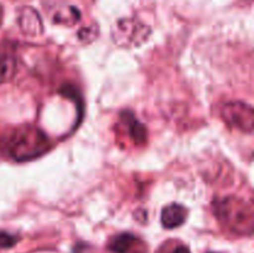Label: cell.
<instances>
[{
    "instance_id": "1",
    "label": "cell",
    "mask_w": 254,
    "mask_h": 253,
    "mask_svg": "<svg viewBox=\"0 0 254 253\" xmlns=\"http://www.w3.org/2000/svg\"><path fill=\"white\" fill-rule=\"evenodd\" d=\"M49 139L35 126H21L12 131L6 140V150L17 161L30 160L49 149Z\"/></svg>"
},
{
    "instance_id": "4",
    "label": "cell",
    "mask_w": 254,
    "mask_h": 253,
    "mask_svg": "<svg viewBox=\"0 0 254 253\" xmlns=\"http://www.w3.org/2000/svg\"><path fill=\"white\" fill-rule=\"evenodd\" d=\"M223 121L238 130L252 133L254 126L253 108L243 102H228L221 111Z\"/></svg>"
},
{
    "instance_id": "12",
    "label": "cell",
    "mask_w": 254,
    "mask_h": 253,
    "mask_svg": "<svg viewBox=\"0 0 254 253\" xmlns=\"http://www.w3.org/2000/svg\"><path fill=\"white\" fill-rule=\"evenodd\" d=\"M173 253H191V252L188 247H185V246H179V247H176L175 250L173 251Z\"/></svg>"
},
{
    "instance_id": "10",
    "label": "cell",
    "mask_w": 254,
    "mask_h": 253,
    "mask_svg": "<svg viewBox=\"0 0 254 253\" xmlns=\"http://www.w3.org/2000/svg\"><path fill=\"white\" fill-rule=\"evenodd\" d=\"M81 14H79L78 9H76L74 6H67L64 9L59 10V11L55 14L54 21L57 24L67 25V26H72L76 22H78Z\"/></svg>"
},
{
    "instance_id": "8",
    "label": "cell",
    "mask_w": 254,
    "mask_h": 253,
    "mask_svg": "<svg viewBox=\"0 0 254 253\" xmlns=\"http://www.w3.org/2000/svg\"><path fill=\"white\" fill-rule=\"evenodd\" d=\"M124 126H128V131L130 138L133 139L134 143L143 144L146 140V130L141 123H139L138 119L134 118V116L129 112H126L122 116Z\"/></svg>"
},
{
    "instance_id": "9",
    "label": "cell",
    "mask_w": 254,
    "mask_h": 253,
    "mask_svg": "<svg viewBox=\"0 0 254 253\" xmlns=\"http://www.w3.org/2000/svg\"><path fill=\"white\" fill-rule=\"evenodd\" d=\"M16 73V60L7 54H0V83L10 81Z\"/></svg>"
},
{
    "instance_id": "13",
    "label": "cell",
    "mask_w": 254,
    "mask_h": 253,
    "mask_svg": "<svg viewBox=\"0 0 254 253\" xmlns=\"http://www.w3.org/2000/svg\"><path fill=\"white\" fill-rule=\"evenodd\" d=\"M1 20H2V7L0 5V24H1Z\"/></svg>"
},
{
    "instance_id": "14",
    "label": "cell",
    "mask_w": 254,
    "mask_h": 253,
    "mask_svg": "<svg viewBox=\"0 0 254 253\" xmlns=\"http://www.w3.org/2000/svg\"><path fill=\"white\" fill-rule=\"evenodd\" d=\"M210 253H213V252H210Z\"/></svg>"
},
{
    "instance_id": "11",
    "label": "cell",
    "mask_w": 254,
    "mask_h": 253,
    "mask_svg": "<svg viewBox=\"0 0 254 253\" xmlns=\"http://www.w3.org/2000/svg\"><path fill=\"white\" fill-rule=\"evenodd\" d=\"M17 237L7 232L0 231V248H11L16 245Z\"/></svg>"
},
{
    "instance_id": "2",
    "label": "cell",
    "mask_w": 254,
    "mask_h": 253,
    "mask_svg": "<svg viewBox=\"0 0 254 253\" xmlns=\"http://www.w3.org/2000/svg\"><path fill=\"white\" fill-rule=\"evenodd\" d=\"M215 212L233 232L241 235H251L253 232V208L246 201L235 196H228L216 202Z\"/></svg>"
},
{
    "instance_id": "6",
    "label": "cell",
    "mask_w": 254,
    "mask_h": 253,
    "mask_svg": "<svg viewBox=\"0 0 254 253\" xmlns=\"http://www.w3.org/2000/svg\"><path fill=\"white\" fill-rule=\"evenodd\" d=\"M108 248L113 253H139L143 252L144 243L131 233H121L109 241Z\"/></svg>"
},
{
    "instance_id": "7",
    "label": "cell",
    "mask_w": 254,
    "mask_h": 253,
    "mask_svg": "<svg viewBox=\"0 0 254 253\" xmlns=\"http://www.w3.org/2000/svg\"><path fill=\"white\" fill-rule=\"evenodd\" d=\"M186 220V210L179 203H171L163 208L161 223L166 228H176L183 225Z\"/></svg>"
},
{
    "instance_id": "5",
    "label": "cell",
    "mask_w": 254,
    "mask_h": 253,
    "mask_svg": "<svg viewBox=\"0 0 254 253\" xmlns=\"http://www.w3.org/2000/svg\"><path fill=\"white\" fill-rule=\"evenodd\" d=\"M17 22H19L20 30L29 36H37L44 31V26H42L39 12L30 6H24L20 10Z\"/></svg>"
},
{
    "instance_id": "3",
    "label": "cell",
    "mask_w": 254,
    "mask_h": 253,
    "mask_svg": "<svg viewBox=\"0 0 254 253\" xmlns=\"http://www.w3.org/2000/svg\"><path fill=\"white\" fill-rule=\"evenodd\" d=\"M149 27L135 19H123L113 29V41L119 46H138L148 37Z\"/></svg>"
}]
</instances>
